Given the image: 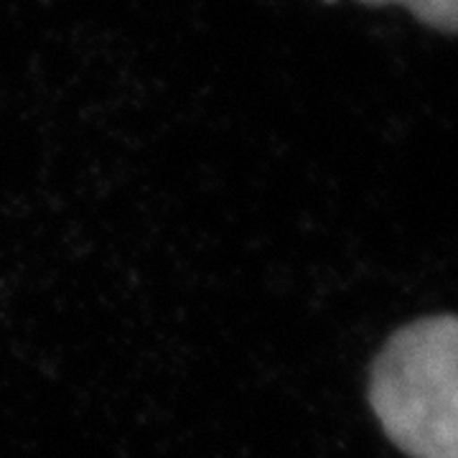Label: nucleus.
<instances>
[{
  "label": "nucleus",
  "mask_w": 458,
  "mask_h": 458,
  "mask_svg": "<svg viewBox=\"0 0 458 458\" xmlns=\"http://www.w3.org/2000/svg\"><path fill=\"white\" fill-rule=\"evenodd\" d=\"M367 5H405L420 23L441 33H458V0H360Z\"/></svg>",
  "instance_id": "obj_2"
},
{
  "label": "nucleus",
  "mask_w": 458,
  "mask_h": 458,
  "mask_svg": "<svg viewBox=\"0 0 458 458\" xmlns=\"http://www.w3.org/2000/svg\"><path fill=\"white\" fill-rule=\"evenodd\" d=\"M369 403L412 458H458V316L400 328L372 367Z\"/></svg>",
  "instance_id": "obj_1"
}]
</instances>
